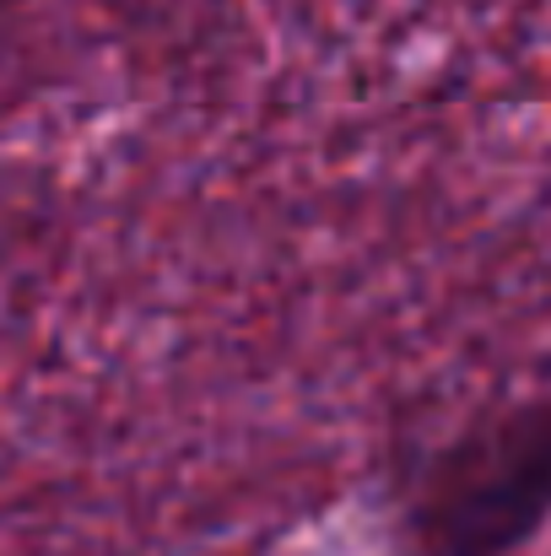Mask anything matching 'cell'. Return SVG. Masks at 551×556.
I'll list each match as a JSON object with an SVG mask.
<instances>
[{
	"instance_id": "obj_1",
	"label": "cell",
	"mask_w": 551,
	"mask_h": 556,
	"mask_svg": "<svg viewBox=\"0 0 551 556\" xmlns=\"http://www.w3.org/2000/svg\"><path fill=\"white\" fill-rule=\"evenodd\" d=\"M551 525V389L460 427L405 503L416 556H519Z\"/></svg>"
}]
</instances>
